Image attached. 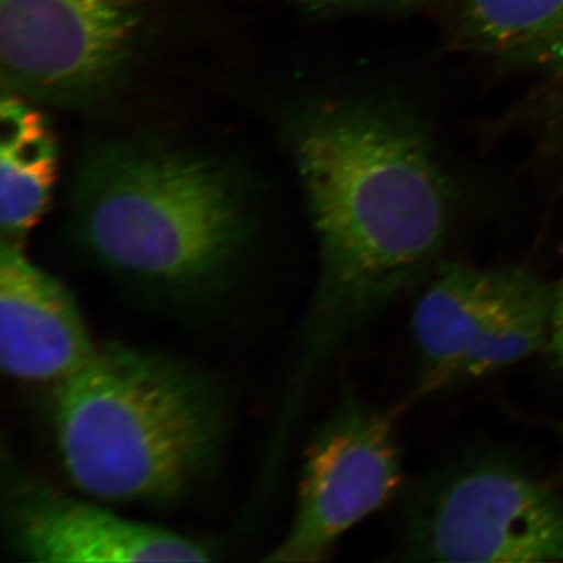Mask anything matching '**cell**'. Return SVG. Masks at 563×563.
<instances>
[{
	"instance_id": "8992f818",
	"label": "cell",
	"mask_w": 563,
	"mask_h": 563,
	"mask_svg": "<svg viewBox=\"0 0 563 563\" xmlns=\"http://www.w3.org/2000/svg\"><path fill=\"white\" fill-rule=\"evenodd\" d=\"M402 481L395 413L346 399L307 451L295 520L266 561H324L344 533L395 498Z\"/></svg>"
},
{
	"instance_id": "3957f363",
	"label": "cell",
	"mask_w": 563,
	"mask_h": 563,
	"mask_svg": "<svg viewBox=\"0 0 563 563\" xmlns=\"http://www.w3.org/2000/svg\"><path fill=\"white\" fill-rule=\"evenodd\" d=\"M81 243L111 269L168 288L210 284L251 233L246 196L217 163L151 144L95 152L74 187Z\"/></svg>"
},
{
	"instance_id": "9c48e42d",
	"label": "cell",
	"mask_w": 563,
	"mask_h": 563,
	"mask_svg": "<svg viewBox=\"0 0 563 563\" xmlns=\"http://www.w3.org/2000/svg\"><path fill=\"white\" fill-rule=\"evenodd\" d=\"M99 347L65 287L29 261L21 244L0 250V363L11 377L62 383Z\"/></svg>"
},
{
	"instance_id": "7c38bea8",
	"label": "cell",
	"mask_w": 563,
	"mask_h": 563,
	"mask_svg": "<svg viewBox=\"0 0 563 563\" xmlns=\"http://www.w3.org/2000/svg\"><path fill=\"white\" fill-rule=\"evenodd\" d=\"M314 10L372 11V13L401 14L435 5L437 0H299Z\"/></svg>"
},
{
	"instance_id": "277c9868",
	"label": "cell",
	"mask_w": 563,
	"mask_h": 563,
	"mask_svg": "<svg viewBox=\"0 0 563 563\" xmlns=\"http://www.w3.org/2000/svg\"><path fill=\"white\" fill-rule=\"evenodd\" d=\"M398 559L563 561V495L506 455H466L415 492Z\"/></svg>"
},
{
	"instance_id": "ba28073f",
	"label": "cell",
	"mask_w": 563,
	"mask_h": 563,
	"mask_svg": "<svg viewBox=\"0 0 563 563\" xmlns=\"http://www.w3.org/2000/svg\"><path fill=\"white\" fill-rule=\"evenodd\" d=\"M11 550L46 563L209 562L203 544L68 498L11 468L3 473Z\"/></svg>"
},
{
	"instance_id": "52a82bcc",
	"label": "cell",
	"mask_w": 563,
	"mask_h": 563,
	"mask_svg": "<svg viewBox=\"0 0 563 563\" xmlns=\"http://www.w3.org/2000/svg\"><path fill=\"white\" fill-rule=\"evenodd\" d=\"M140 21L136 0H0L3 74L40 95H88L120 73Z\"/></svg>"
},
{
	"instance_id": "6da1fadb",
	"label": "cell",
	"mask_w": 563,
	"mask_h": 563,
	"mask_svg": "<svg viewBox=\"0 0 563 563\" xmlns=\"http://www.w3.org/2000/svg\"><path fill=\"white\" fill-rule=\"evenodd\" d=\"M295 157L318 247L310 361L439 263L453 188L424 124L395 102H333L299 122Z\"/></svg>"
},
{
	"instance_id": "7a4b0ae2",
	"label": "cell",
	"mask_w": 563,
	"mask_h": 563,
	"mask_svg": "<svg viewBox=\"0 0 563 563\" xmlns=\"http://www.w3.org/2000/svg\"><path fill=\"white\" fill-rule=\"evenodd\" d=\"M55 385L63 466L95 498H174L201 476L220 443L213 390L163 355L109 344Z\"/></svg>"
},
{
	"instance_id": "4fadbf2b",
	"label": "cell",
	"mask_w": 563,
	"mask_h": 563,
	"mask_svg": "<svg viewBox=\"0 0 563 563\" xmlns=\"http://www.w3.org/2000/svg\"><path fill=\"white\" fill-rule=\"evenodd\" d=\"M548 351L553 355L555 366L563 376V274L555 282L553 317H551Z\"/></svg>"
},
{
	"instance_id": "8fae6325",
	"label": "cell",
	"mask_w": 563,
	"mask_h": 563,
	"mask_svg": "<svg viewBox=\"0 0 563 563\" xmlns=\"http://www.w3.org/2000/svg\"><path fill=\"white\" fill-rule=\"evenodd\" d=\"M0 225L5 242L21 244L49 206L57 146L43 114L20 99L0 107Z\"/></svg>"
},
{
	"instance_id": "5b68a950",
	"label": "cell",
	"mask_w": 563,
	"mask_h": 563,
	"mask_svg": "<svg viewBox=\"0 0 563 563\" xmlns=\"http://www.w3.org/2000/svg\"><path fill=\"white\" fill-rule=\"evenodd\" d=\"M554 292L525 266L440 262L412 312L417 391L481 379L547 350Z\"/></svg>"
},
{
	"instance_id": "30bf717a",
	"label": "cell",
	"mask_w": 563,
	"mask_h": 563,
	"mask_svg": "<svg viewBox=\"0 0 563 563\" xmlns=\"http://www.w3.org/2000/svg\"><path fill=\"white\" fill-rule=\"evenodd\" d=\"M455 46L563 84V0H437Z\"/></svg>"
}]
</instances>
